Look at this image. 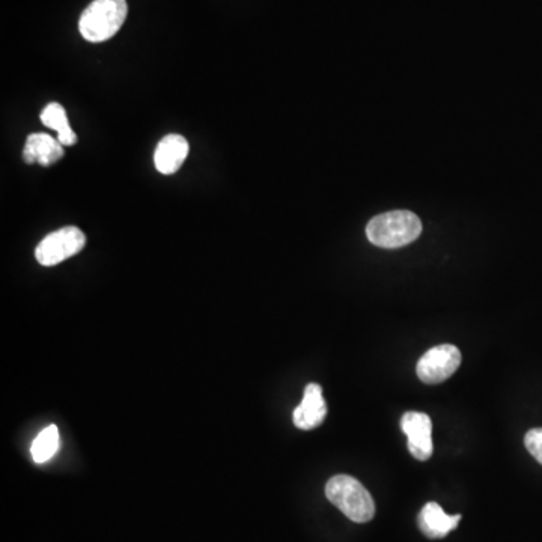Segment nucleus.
<instances>
[{
  "instance_id": "nucleus-1",
  "label": "nucleus",
  "mask_w": 542,
  "mask_h": 542,
  "mask_svg": "<svg viewBox=\"0 0 542 542\" xmlns=\"http://www.w3.org/2000/svg\"><path fill=\"white\" fill-rule=\"evenodd\" d=\"M422 222L415 213L407 210L389 211L369 220L366 237L383 249H399L418 240Z\"/></svg>"
},
{
  "instance_id": "nucleus-2",
  "label": "nucleus",
  "mask_w": 542,
  "mask_h": 542,
  "mask_svg": "<svg viewBox=\"0 0 542 542\" xmlns=\"http://www.w3.org/2000/svg\"><path fill=\"white\" fill-rule=\"evenodd\" d=\"M127 14L125 0H94L80 17V34L89 43H104L118 34Z\"/></svg>"
},
{
  "instance_id": "nucleus-3",
  "label": "nucleus",
  "mask_w": 542,
  "mask_h": 542,
  "mask_svg": "<svg viewBox=\"0 0 542 542\" xmlns=\"http://www.w3.org/2000/svg\"><path fill=\"white\" fill-rule=\"evenodd\" d=\"M326 496L342 514L347 515L354 523H368L374 518V499L353 476H333L327 482Z\"/></svg>"
},
{
  "instance_id": "nucleus-4",
  "label": "nucleus",
  "mask_w": 542,
  "mask_h": 542,
  "mask_svg": "<svg viewBox=\"0 0 542 542\" xmlns=\"http://www.w3.org/2000/svg\"><path fill=\"white\" fill-rule=\"evenodd\" d=\"M86 237L76 226H65L47 235L35 250V258L44 267L61 264L65 259L82 252Z\"/></svg>"
},
{
  "instance_id": "nucleus-5",
  "label": "nucleus",
  "mask_w": 542,
  "mask_h": 542,
  "mask_svg": "<svg viewBox=\"0 0 542 542\" xmlns=\"http://www.w3.org/2000/svg\"><path fill=\"white\" fill-rule=\"evenodd\" d=\"M461 365V353L455 345L443 344L428 350L416 366L419 380L439 384L451 378Z\"/></svg>"
},
{
  "instance_id": "nucleus-6",
  "label": "nucleus",
  "mask_w": 542,
  "mask_h": 542,
  "mask_svg": "<svg viewBox=\"0 0 542 542\" xmlns=\"http://www.w3.org/2000/svg\"><path fill=\"white\" fill-rule=\"evenodd\" d=\"M401 430L409 439L410 454L419 461L430 460L433 455V424L427 413L409 412L401 418Z\"/></svg>"
},
{
  "instance_id": "nucleus-7",
  "label": "nucleus",
  "mask_w": 542,
  "mask_h": 542,
  "mask_svg": "<svg viewBox=\"0 0 542 542\" xmlns=\"http://www.w3.org/2000/svg\"><path fill=\"white\" fill-rule=\"evenodd\" d=\"M327 416V404L323 398L320 384L311 383L306 386L302 404L294 410L293 421L299 430L311 431L320 427Z\"/></svg>"
},
{
  "instance_id": "nucleus-8",
  "label": "nucleus",
  "mask_w": 542,
  "mask_h": 542,
  "mask_svg": "<svg viewBox=\"0 0 542 542\" xmlns=\"http://www.w3.org/2000/svg\"><path fill=\"white\" fill-rule=\"evenodd\" d=\"M189 142L181 134H168L157 145L154 154V165L157 171L163 175H172L180 171L183 163L189 156Z\"/></svg>"
},
{
  "instance_id": "nucleus-9",
  "label": "nucleus",
  "mask_w": 542,
  "mask_h": 542,
  "mask_svg": "<svg viewBox=\"0 0 542 542\" xmlns=\"http://www.w3.org/2000/svg\"><path fill=\"white\" fill-rule=\"evenodd\" d=\"M64 156V147L59 144L58 139L52 138L47 133L29 134L26 139L25 150H23V159L28 165L50 166L58 162Z\"/></svg>"
},
{
  "instance_id": "nucleus-10",
  "label": "nucleus",
  "mask_w": 542,
  "mask_h": 542,
  "mask_svg": "<svg viewBox=\"0 0 542 542\" xmlns=\"http://www.w3.org/2000/svg\"><path fill=\"white\" fill-rule=\"evenodd\" d=\"M461 515H448L443 511L442 506L431 502L422 508L418 517L419 527L422 533L431 539L445 538L449 532L457 529L460 523Z\"/></svg>"
},
{
  "instance_id": "nucleus-11",
  "label": "nucleus",
  "mask_w": 542,
  "mask_h": 542,
  "mask_svg": "<svg viewBox=\"0 0 542 542\" xmlns=\"http://www.w3.org/2000/svg\"><path fill=\"white\" fill-rule=\"evenodd\" d=\"M41 122L50 130L58 131V141L62 147H73L76 144V133L70 127L67 112L61 104H47L46 109L41 112Z\"/></svg>"
},
{
  "instance_id": "nucleus-12",
  "label": "nucleus",
  "mask_w": 542,
  "mask_h": 542,
  "mask_svg": "<svg viewBox=\"0 0 542 542\" xmlns=\"http://www.w3.org/2000/svg\"><path fill=\"white\" fill-rule=\"evenodd\" d=\"M59 449V430L56 425H50L41 431L31 446L32 458L35 463H47Z\"/></svg>"
},
{
  "instance_id": "nucleus-13",
  "label": "nucleus",
  "mask_w": 542,
  "mask_h": 542,
  "mask_svg": "<svg viewBox=\"0 0 542 542\" xmlns=\"http://www.w3.org/2000/svg\"><path fill=\"white\" fill-rule=\"evenodd\" d=\"M524 445L533 458L542 464V428H533L524 437Z\"/></svg>"
}]
</instances>
